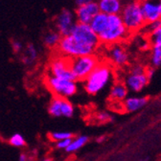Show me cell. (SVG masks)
<instances>
[{"mask_svg":"<svg viewBox=\"0 0 161 161\" xmlns=\"http://www.w3.org/2000/svg\"><path fill=\"white\" fill-rule=\"evenodd\" d=\"M89 25L98 36L101 44L106 46L123 43L131 36L120 14L108 15L99 13Z\"/></svg>","mask_w":161,"mask_h":161,"instance_id":"6da1fadb","label":"cell"},{"mask_svg":"<svg viewBox=\"0 0 161 161\" xmlns=\"http://www.w3.org/2000/svg\"><path fill=\"white\" fill-rule=\"evenodd\" d=\"M113 76L112 67L108 63H100L98 66L84 80V87L90 95H96L104 90Z\"/></svg>","mask_w":161,"mask_h":161,"instance_id":"7a4b0ae2","label":"cell"},{"mask_svg":"<svg viewBox=\"0 0 161 161\" xmlns=\"http://www.w3.org/2000/svg\"><path fill=\"white\" fill-rule=\"evenodd\" d=\"M120 16L131 35L140 32L146 24L140 0H125Z\"/></svg>","mask_w":161,"mask_h":161,"instance_id":"3957f363","label":"cell"},{"mask_svg":"<svg viewBox=\"0 0 161 161\" xmlns=\"http://www.w3.org/2000/svg\"><path fill=\"white\" fill-rule=\"evenodd\" d=\"M56 50L58 53V55L65 57L67 58H74L87 56V55H94L97 52L88 46L80 43L70 35L62 37Z\"/></svg>","mask_w":161,"mask_h":161,"instance_id":"277c9868","label":"cell"},{"mask_svg":"<svg viewBox=\"0 0 161 161\" xmlns=\"http://www.w3.org/2000/svg\"><path fill=\"white\" fill-rule=\"evenodd\" d=\"M100 63L96 54L70 58L71 70L77 82H84Z\"/></svg>","mask_w":161,"mask_h":161,"instance_id":"5b68a950","label":"cell"},{"mask_svg":"<svg viewBox=\"0 0 161 161\" xmlns=\"http://www.w3.org/2000/svg\"><path fill=\"white\" fill-rule=\"evenodd\" d=\"M45 85L47 88L51 91V93L57 97H63L68 99L78 92L77 80L58 79L49 74L46 75Z\"/></svg>","mask_w":161,"mask_h":161,"instance_id":"8992f818","label":"cell"},{"mask_svg":"<svg viewBox=\"0 0 161 161\" xmlns=\"http://www.w3.org/2000/svg\"><path fill=\"white\" fill-rule=\"evenodd\" d=\"M70 36H72L80 43L88 46L94 49L95 51H97L100 48L101 42L99 40V37L96 35V33L92 30L89 24L77 22Z\"/></svg>","mask_w":161,"mask_h":161,"instance_id":"52a82bcc","label":"cell"},{"mask_svg":"<svg viewBox=\"0 0 161 161\" xmlns=\"http://www.w3.org/2000/svg\"><path fill=\"white\" fill-rule=\"evenodd\" d=\"M150 78L147 75V69L140 64H135L130 68L127 75L125 85L132 92H140L148 85Z\"/></svg>","mask_w":161,"mask_h":161,"instance_id":"ba28073f","label":"cell"},{"mask_svg":"<svg viewBox=\"0 0 161 161\" xmlns=\"http://www.w3.org/2000/svg\"><path fill=\"white\" fill-rule=\"evenodd\" d=\"M48 74L58 79L76 80L71 70L70 58L59 55L55 56L50 60L48 65Z\"/></svg>","mask_w":161,"mask_h":161,"instance_id":"9c48e42d","label":"cell"},{"mask_svg":"<svg viewBox=\"0 0 161 161\" xmlns=\"http://www.w3.org/2000/svg\"><path fill=\"white\" fill-rule=\"evenodd\" d=\"M48 112L56 118H69L74 114V107L67 98L54 96L48 105Z\"/></svg>","mask_w":161,"mask_h":161,"instance_id":"30bf717a","label":"cell"},{"mask_svg":"<svg viewBox=\"0 0 161 161\" xmlns=\"http://www.w3.org/2000/svg\"><path fill=\"white\" fill-rule=\"evenodd\" d=\"M76 24L77 19L75 13L68 9L60 11L55 19V28L62 36H69Z\"/></svg>","mask_w":161,"mask_h":161,"instance_id":"8fae6325","label":"cell"},{"mask_svg":"<svg viewBox=\"0 0 161 161\" xmlns=\"http://www.w3.org/2000/svg\"><path fill=\"white\" fill-rule=\"evenodd\" d=\"M108 60L117 67H123L130 62V55L123 43H116L108 46L107 52Z\"/></svg>","mask_w":161,"mask_h":161,"instance_id":"7c38bea8","label":"cell"},{"mask_svg":"<svg viewBox=\"0 0 161 161\" xmlns=\"http://www.w3.org/2000/svg\"><path fill=\"white\" fill-rule=\"evenodd\" d=\"M74 13L76 15L77 22L84 23V24H90L92 19L100 13V10L97 2L93 1L89 4L77 7Z\"/></svg>","mask_w":161,"mask_h":161,"instance_id":"4fadbf2b","label":"cell"},{"mask_svg":"<svg viewBox=\"0 0 161 161\" xmlns=\"http://www.w3.org/2000/svg\"><path fill=\"white\" fill-rule=\"evenodd\" d=\"M140 4L146 23L160 19L159 0H140Z\"/></svg>","mask_w":161,"mask_h":161,"instance_id":"5bb4252c","label":"cell"},{"mask_svg":"<svg viewBox=\"0 0 161 161\" xmlns=\"http://www.w3.org/2000/svg\"><path fill=\"white\" fill-rule=\"evenodd\" d=\"M100 13L106 14H120L123 8L122 0H97Z\"/></svg>","mask_w":161,"mask_h":161,"instance_id":"9a60e30c","label":"cell"},{"mask_svg":"<svg viewBox=\"0 0 161 161\" xmlns=\"http://www.w3.org/2000/svg\"><path fill=\"white\" fill-rule=\"evenodd\" d=\"M148 103V99L142 96H130L123 101V108L128 112H135L143 108Z\"/></svg>","mask_w":161,"mask_h":161,"instance_id":"2e32d148","label":"cell"},{"mask_svg":"<svg viewBox=\"0 0 161 161\" xmlns=\"http://www.w3.org/2000/svg\"><path fill=\"white\" fill-rule=\"evenodd\" d=\"M38 58V50L33 43H28L22 54H21V60L25 65H32L35 64Z\"/></svg>","mask_w":161,"mask_h":161,"instance_id":"e0dca14e","label":"cell"},{"mask_svg":"<svg viewBox=\"0 0 161 161\" xmlns=\"http://www.w3.org/2000/svg\"><path fill=\"white\" fill-rule=\"evenodd\" d=\"M62 37L63 36L59 35V33L56 29L50 30L44 34V36L42 37V42L46 47H48L50 49H57Z\"/></svg>","mask_w":161,"mask_h":161,"instance_id":"ac0fdd59","label":"cell"},{"mask_svg":"<svg viewBox=\"0 0 161 161\" xmlns=\"http://www.w3.org/2000/svg\"><path fill=\"white\" fill-rule=\"evenodd\" d=\"M128 87L123 83H116L110 89V98L113 101H124L128 95Z\"/></svg>","mask_w":161,"mask_h":161,"instance_id":"d6986e66","label":"cell"},{"mask_svg":"<svg viewBox=\"0 0 161 161\" xmlns=\"http://www.w3.org/2000/svg\"><path fill=\"white\" fill-rule=\"evenodd\" d=\"M87 141H88V137L86 135H80L77 137H73L65 152L70 153H75V152L82 149L87 143Z\"/></svg>","mask_w":161,"mask_h":161,"instance_id":"ffe728a7","label":"cell"},{"mask_svg":"<svg viewBox=\"0 0 161 161\" xmlns=\"http://www.w3.org/2000/svg\"><path fill=\"white\" fill-rule=\"evenodd\" d=\"M150 62L153 68L159 67L161 65V44L151 47Z\"/></svg>","mask_w":161,"mask_h":161,"instance_id":"44dd1931","label":"cell"},{"mask_svg":"<svg viewBox=\"0 0 161 161\" xmlns=\"http://www.w3.org/2000/svg\"><path fill=\"white\" fill-rule=\"evenodd\" d=\"M146 37L148 39V43L151 47L161 44V27L152 32L148 36H146Z\"/></svg>","mask_w":161,"mask_h":161,"instance_id":"7402d4cb","label":"cell"},{"mask_svg":"<svg viewBox=\"0 0 161 161\" xmlns=\"http://www.w3.org/2000/svg\"><path fill=\"white\" fill-rule=\"evenodd\" d=\"M9 144L13 147L15 148H22L25 146L26 142H25V138L19 133H14L12 136H10L9 138Z\"/></svg>","mask_w":161,"mask_h":161,"instance_id":"603a6c76","label":"cell"},{"mask_svg":"<svg viewBox=\"0 0 161 161\" xmlns=\"http://www.w3.org/2000/svg\"><path fill=\"white\" fill-rule=\"evenodd\" d=\"M160 27H161V18L158 19V20H155V21H153L151 23H146L145 26L142 28V30L140 31V33H142L146 36H148L152 32L157 30Z\"/></svg>","mask_w":161,"mask_h":161,"instance_id":"cb8c5ba5","label":"cell"},{"mask_svg":"<svg viewBox=\"0 0 161 161\" xmlns=\"http://www.w3.org/2000/svg\"><path fill=\"white\" fill-rule=\"evenodd\" d=\"M70 138H73V134L69 131H54L50 134V139L55 142Z\"/></svg>","mask_w":161,"mask_h":161,"instance_id":"d4e9b609","label":"cell"},{"mask_svg":"<svg viewBox=\"0 0 161 161\" xmlns=\"http://www.w3.org/2000/svg\"><path fill=\"white\" fill-rule=\"evenodd\" d=\"M97 120L99 121L100 123H109L113 121V117L110 113L107 112V111H101L99 112L97 115Z\"/></svg>","mask_w":161,"mask_h":161,"instance_id":"484cf974","label":"cell"},{"mask_svg":"<svg viewBox=\"0 0 161 161\" xmlns=\"http://www.w3.org/2000/svg\"><path fill=\"white\" fill-rule=\"evenodd\" d=\"M12 49H13L14 54H17V55L22 54V52L24 50L23 43L18 39H14L12 42Z\"/></svg>","mask_w":161,"mask_h":161,"instance_id":"4316f807","label":"cell"},{"mask_svg":"<svg viewBox=\"0 0 161 161\" xmlns=\"http://www.w3.org/2000/svg\"><path fill=\"white\" fill-rule=\"evenodd\" d=\"M71 139H64V140H60V141H58V142H56V147L59 150H64L66 151V149L68 148L70 142H71Z\"/></svg>","mask_w":161,"mask_h":161,"instance_id":"83f0119b","label":"cell"},{"mask_svg":"<svg viewBox=\"0 0 161 161\" xmlns=\"http://www.w3.org/2000/svg\"><path fill=\"white\" fill-rule=\"evenodd\" d=\"M95 1V0H75V4L77 7H80V6H84V5H86V4H89L91 2Z\"/></svg>","mask_w":161,"mask_h":161,"instance_id":"f1b7e54d","label":"cell"},{"mask_svg":"<svg viewBox=\"0 0 161 161\" xmlns=\"http://www.w3.org/2000/svg\"><path fill=\"white\" fill-rule=\"evenodd\" d=\"M18 161H29V157L26 153H20L18 157Z\"/></svg>","mask_w":161,"mask_h":161,"instance_id":"f546056e","label":"cell"},{"mask_svg":"<svg viewBox=\"0 0 161 161\" xmlns=\"http://www.w3.org/2000/svg\"><path fill=\"white\" fill-rule=\"evenodd\" d=\"M42 161H52V159H51V158H44V159H42Z\"/></svg>","mask_w":161,"mask_h":161,"instance_id":"4dcf8cb0","label":"cell"},{"mask_svg":"<svg viewBox=\"0 0 161 161\" xmlns=\"http://www.w3.org/2000/svg\"><path fill=\"white\" fill-rule=\"evenodd\" d=\"M159 8H160V18H161V0H159Z\"/></svg>","mask_w":161,"mask_h":161,"instance_id":"1f68e13d","label":"cell"},{"mask_svg":"<svg viewBox=\"0 0 161 161\" xmlns=\"http://www.w3.org/2000/svg\"><path fill=\"white\" fill-rule=\"evenodd\" d=\"M139 161H148L146 158H144V159H141V160H139Z\"/></svg>","mask_w":161,"mask_h":161,"instance_id":"d6a6232c","label":"cell"},{"mask_svg":"<svg viewBox=\"0 0 161 161\" xmlns=\"http://www.w3.org/2000/svg\"><path fill=\"white\" fill-rule=\"evenodd\" d=\"M122 1H125V0H122Z\"/></svg>","mask_w":161,"mask_h":161,"instance_id":"836d02e7","label":"cell"}]
</instances>
